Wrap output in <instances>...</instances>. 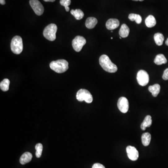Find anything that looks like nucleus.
I'll list each match as a JSON object with an SVG mask.
<instances>
[{
    "mask_svg": "<svg viewBox=\"0 0 168 168\" xmlns=\"http://www.w3.org/2000/svg\"><path fill=\"white\" fill-rule=\"evenodd\" d=\"M152 120L151 116L147 115L144 119V122L141 125V129L143 130H145L147 127H150L152 125Z\"/></svg>",
    "mask_w": 168,
    "mask_h": 168,
    "instance_id": "nucleus-15",
    "label": "nucleus"
},
{
    "mask_svg": "<svg viewBox=\"0 0 168 168\" xmlns=\"http://www.w3.org/2000/svg\"><path fill=\"white\" fill-rule=\"evenodd\" d=\"M162 78L163 80H168V68L164 71Z\"/></svg>",
    "mask_w": 168,
    "mask_h": 168,
    "instance_id": "nucleus-26",
    "label": "nucleus"
},
{
    "mask_svg": "<svg viewBox=\"0 0 168 168\" xmlns=\"http://www.w3.org/2000/svg\"><path fill=\"white\" fill-rule=\"evenodd\" d=\"M165 44L167 45V46H168V38H167V40H166V42H165Z\"/></svg>",
    "mask_w": 168,
    "mask_h": 168,
    "instance_id": "nucleus-30",
    "label": "nucleus"
},
{
    "mask_svg": "<svg viewBox=\"0 0 168 168\" xmlns=\"http://www.w3.org/2000/svg\"><path fill=\"white\" fill-rule=\"evenodd\" d=\"M76 99L79 101H85L88 103H91L93 101L92 95L89 91L84 89L78 91L76 94Z\"/></svg>",
    "mask_w": 168,
    "mask_h": 168,
    "instance_id": "nucleus-5",
    "label": "nucleus"
},
{
    "mask_svg": "<svg viewBox=\"0 0 168 168\" xmlns=\"http://www.w3.org/2000/svg\"><path fill=\"white\" fill-rule=\"evenodd\" d=\"M60 3L62 6H64L67 12L69 11V5L71 3V0H60Z\"/></svg>",
    "mask_w": 168,
    "mask_h": 168,
    "instance_id": "nucleus-25",
    "label": "nucleus"
},
{
    "mask_svg": "<svg viewBox=\"0 0 168 168\" xmlns=\"http://www.w3.org/2000/svg\"><path fill=\"white\" fill-rule=\"evenodd\" d=\"M145 24L147 27L152 28L156 25L157 21L153 15H149L146 19Z\"/></svg>",
    "mask_w": 168,
    "mask_h": 168,
    "instance_id": "nucleus-18",
    "label": "nucleus"
},
{
    "mask_svg": "<svg viewBox=\"0 0 168 168\" xmlns=\"http://www.w3.org/2000/svg\"><path fill=\"white\" fill-rule=\"evenodd\" d=\"M71 13L72 15L75 17L77 20H81L83 18L84 16V14L81 10L80 9H76V10H72L71 11Z\"/></svg>",
    "mask_w": 168,
    "mask_h": 168,
    "instance_id": "nucleus-20",
    "label": "nucleus"
},
{
    "mask_svg": "<svg viewBox=\"0 0 168 168\" xmlns=\"http://www.w3.org/2000/svg\"><path fill=\"white\" fill-rule=\"evenodd\" d=\"M32 158V155L30 152H27L24 153L20 158V162L22 165L30 162Z\"/></svg>",
    "mask_w": 168,
    "mask_h": 168,
    "instance_id": "nucleus-12",
    "label": "nucleus"
},
{
    "mask_svg": "<svg viewBox=\"0 0 168 168\" xmlns=\"http://www.w3.org/2000/svg\"><path fill=\"white\" fill-rule=\"evenodd\" d=\"M137 80L140 86H146L149 82V75L144 70H140L136 76Z\"/></svg>",
    "mask_w": 168,
    "mask_h": 168,
    "instance_id": "nucleus-7",
    "label": "nucleus"
},
{
    "mask_svg": "<svg viewBox=\"0 0 168 168\" xmlns=\"http://www.w3.org/2000/svg\"><path fill=\"white\" fill-rule=\"evenodd\" d=\"M57 30V26L55 24H50L45 28L43 32L44 36L49 41H54L56 38V34Z\"/></svg>",
    "mask_w": 168,
    "mask_h": 168,
    "instance_id": "nucleus-3",
    "label": "nucleus"
},
{
    "mask_svg": "<svg viewBox=\"0 0 168 168\" xmlns=\"http://www.w3.org/2000/svg\"><path fill=\"white\" fill-rule=\"evenodd\" d=\"M10 81L9 79H5L0 83L1 89L3 92H6L9 90L10 86Z\"/></svg>",
    "mask_w": 168,
    "mask_h": 168,
    "instance_id": "nucleus-22",
    "label": "nucleus"
},
{
    "mask_svg": "<svg viewBox=\"0 0 168 168\" xmlns=\"http://www.w3.org/2000/svg\"><path fill=\"white\" fill-rule=\"evenodd\" d=\"M44 1L46 2H54L56 0H44Z\"/></svg>",
    "mask_w": 168,
    "mask_h": 168,
    "instance_id": "nucleus-29",
    "label": "nucleus"
},
{
    "mask_svg": "<svg viewBox=\"0 0 168 168\" xmlns=\"http://www.w3.org/2000/svg\"><path fill=\"white\" fill-rule=\"evenodd\" d=\"M119 25H120V22L119 20L117 19H114V18L109 19L106 24V28L108 30H112V31L117 28L119 27Z\"/></svg>",
    "mask_w": 168,
    "mask_h": 168,
    "instance_id": "nucleus-11",
    "label": "nucleus"
},
{
    "mask_svg": "<svg viewBox=\"0 0 168 168\" xmlns=\"http://www.w3.org/2000/svg\"><path fill=\"white\" fill-rule=\"evenodd\" d=\"M30 4L36 14L41 15L44 12V8L38 0H30Z\"/></svg>",
    "mask_w": 168,
    "mask_h": 168,
    "instance_id": "nucleus-8",
    "label": "nucleus"
},
{
    "mask_svg": "<svg viewBox=\"0 0 168 168\" xmlns=\"http://www.w3.org/2000/svg\"><path fill=\"white\" fill-rule=\"evenodd\" d=\"M0 3L2 5H4L6 3L5 0H0Z\"/></svg>",
    "mask_w": 168,
    "mask_h": 168,
    "instance_id": "nucleus-28",
    "label": "nucleus"
},
{
    "mask_svg": "<svg viewBox=\"0 0 168 168\" xmlns=\"http://www.w3.org/2000/svg\"><path fill=\"white\" fill-rule=\"evenodd\" d=\"M99 63L102 68L107 72L114 73L117 71V66L112 63L107 55H101L99 59Z\"/></svg>",
    "mask_w": 168,
    "mask_h": 168,
    "instance_id": "nucleus-1",
    "label": "nucleus"
},
{
    "mask_svg": "<svg viewBox=\"0 0 168 168\" xmlns=\"http://www.w3.org/2000/svg\"><path fill=\"white\" fill-rule=\"evenodd\" d=\"M133 1H134L142 2V1H144V0H133Z\"/></svg>",
    "mask_w": 168,
    "mask_h": 168,
    "instance_id": "nucleus-31",
    "label": "nucleus"
},
{
    "mask_svg": "<svg viewBox=\"0 0 168 168\" xmlns=\"http://www.w3.org/2000/svg\"><path fill=\"white\" fill-rule=\"evenodd\" d=\"M117 106L120 111L123 113H126L129 109V102L128 100L125 97H121L118 100Z\"/></svg>",
    "mask_w": 168,
    "mask_h": 168,
    "instance_id": "nucleus-9",
    "label": "nucleus"
},
{
    "mask_svg": "<svg viewBox=\"0 0 168 168\" xmlns=\"http://www.w3.org/2000/svg\"><path fill=\"white\" fill-rule=\"evenodd\" d=\"M35 149H36V156L37 158H40L42 155V151H43V145L41 144H37L35 146Z\"/></svg>",
    "mask_w": 168,
    "mask_h": 168,
    "instance_id": "nucleus-24",
    "label": "nucleus"
},
{
    "mask_svg": "<svg viewBox=\"0 0 168 168\" xmlns=\"http://www.w3.org/2000/svg\"><path fill=\"white\" fill-rule=\"evenodd\" d=\"M50 69L58 73H64L69 68L68 62L65 59L52 61L50 64Z\"/></svg>",
    "mask_w": 168,
    "mask_h": 168,
    "instance_id": "nucleus-2",
    "label": "nucleus"
},
{
    "mask_svg": "<svg viewBox=\"0 0 168 168\" xmlns=\"http://www.w3.org/2000/svg\"><path fill=\"white\" fill-rule=\"evenodd\" d=\"M161 87L159 84H156L153 86H149V91L152 93L154 97H156L157 96L160 91Z\"/></svg>",
    "mask_w": 168,
    "mask_h": 168,
    "instance_id": "nucleus-16",
    "label": "nucleus"
},
{
    "mask_svg": "<svg viewBox=\"0 0 168 168\" xmlns=\"http://www.w3.org/2000/svg\"><path fill=\"white\" fill-rule=\"evenodd\" d=\"M120 39H122V37H120Z\"/></svg>",
    "mask_w": 168,
    "mask_h": 168,
    "instance_id": "nucleus-33",
    "label": "nucleus"
},
{
    "mask_svg": "<svg viewBox=\"0 0 168 168\" xmlns=\"http://www.w3.org/2000/svg\"><path fill=\"white\" fill-rule=\"evenodd\" d=\"M111 39H113V37H111Z\"/></svg>",
    "mask_w": 168,
    "mask_h": 168,
    "instance_id": "nucleus-32",
    "label": "nucleus"
},
{
    "mask_svg": "<svg viewBox=\"0 0 168 168\" xmlns=\"http://www.w3.org/2000/svg\"><path fill=\"white\" fill-rule=\"evenodd\" d=\"M128 18L131 21H136L137 24H140L142 23V18L141 15L136 14H130L128 15Z\"/></svg>",
    "mask_w": 168,
    "mask_h": 168,
    "instance_id": "nucleus-23",
    "label": "nucleus"
},
{
    "mask_svg": "<svg viewBox=\"0 0 168 168\" xmlns=\"http://www.w3.org/2000/svg\"><path fill=\"white\" fill-rule=\"evenodd\" d=\"M154 38L155 43L157 45L161 46L162 45L164 40V37L162 34L160 33L155 34L154 35Z\"/></svg>",
    "mask_w": 168,
    "mask_h": 168,
    "instance_id": "nucleus-21",
    "label": "nucleus"
},
{
    "mask_svg": "<svg viewBox=\"0 0 168 168\" xmlns=\"http://www.w3.org/2000/svg\"><path fill=\"white\" fill-rule=\"evenodd\" d=\"M86 43H87V41L84 37L80 36H78L72 40V46L73 49L76 52H80L82 49L83 47L85 45Z\"/></svg>",
    "mask_w": 168,
    "mask_h": 168,
    "instance_id": "nucleus-6",
    "label": "nucleus"
},
{
    "mask_svg": "<svg viewBox=\"0 0 168 168\" xmlns=\"http://www.w3.org/2000/svg\"><path fill=\"white\" fill-rule=\"evenodd\" d=\"M92 168H106L104 165L99 163H96L93 164Z\"/></svg>",
    "mask_w": 168,
    "mask_h": 168,
    "instance_id": "nucleus-27",
    "label": "nucleus"
},
{
    "mask_svg": "<svg viewBox=\"0 0 168 168\" xmlns=\"http://www.w3.org/2000/svg\"><path fill=\"white\" fill-rule=\"evenodd\" d=\"M167 60L163 54H160L156 56L154 63L157 65H161L167 63Z\"/></svg>",
    "mask_w": 168,
    "mask_h": 168,
    "instance_id": "nucleus-17",
    "label": "nucleus"
},
{
    "mask_svg": "<svg viewBox=\"0 0 168 168\" xmlns=\"http://www.w3.org/2000/svg\"><path fill=\"white\" fill-rule=\"evenodd\" d=\"M126 151L128 157L131 160L135 161L138 159L139 157V153L136 148L131 146H128L127 147Z\"/></svg>",
    "mask_w": 168,
    "mask_h": 168,
    "instance_id": "nucleus-10",
    "label": "nucleus"
},
{
    "mask_svg": "<svg viewBox=\"0 0 168 168\" xmlns=\"http://www.w3.org/2000/svg\"><path fill=\"white\" fill-rule=\"evenodd\" d=\"M151 135L149 133H144L142 136V141L144 146H148L151 141Z\"/></svg>",
    "mask_w": 168,
    "mask_h": 168,
    "instance_id": "nucleus-19",
    "label": "nucleus"
},
{
    "mask_svg": "<svg viewBox=\"0 0 168 168\" xmlns=\"http://www.w3.org/2000/svg\"><path fill=\"white\" fill-rule=\"evenodd\" d=\"M11 50L14 53L20 54L23 50V43L22 37L16 36L12 38L11 42Z\"/></svg>",
    "mask_w": 168,
    "mask_h": 168,
    "instance_id": "nucleus-4",
    "label": "nucleus"
},
{
    "mask_svg": "<svg viewBox=\"0 0 168 168\" xmlns=\"http://www.w3.org/2000/svg\"><path fill=\"white\" fill-rule=\"evenodd\" d=\"M130 32L129 28L126 24H123L119 31V35L121 37L125 38L127 37Z\"/></svg>",
    "mask_w": 168,
    "mask_h": 168,
    "instance_id": "nucleus-14",
    "label": "nucleus"
},
{
    "mask_svg": "<svg viewBox=\"0 0 168 168\" xmlns=\"http://www.w3.org/2000/svg\"><path fill=\"white\" fill-rule=\"evenodd\" d=\"M98 23V20L95 17H90L87 19L85 25L88 29H93Z\"/></svg>",
    "mask_w": 168,
    "mask_h": 168,
    "instance_id": "nucleus-13",
    "label": "nucleus"
}]
</instances>
